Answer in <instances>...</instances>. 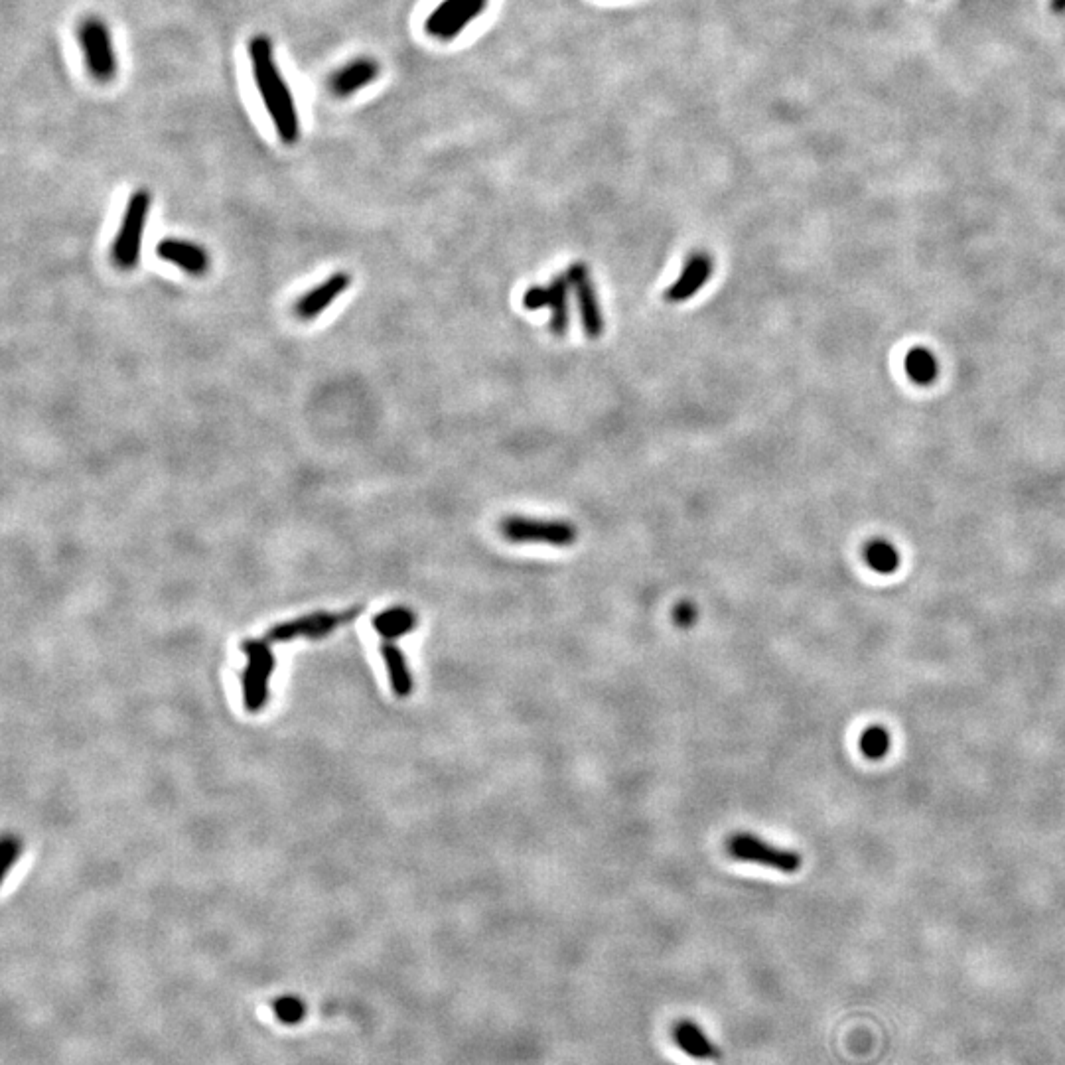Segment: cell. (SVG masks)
Here are the masks:
<instances>
[{
  "label": "cell",
  "instance_id": "6da1fadb",
  "mask_svg": "<svg viewBox=\"0 0 1065 1065\" xmlns=\"http://www.w3.org/2000/svg\"><path fill=\"white\" fill-rule=\"evenodd\" d=\"M249 60L255 77V85L265 103V109L284 144H294L300 139V119L292 97V91L279 70L275 48L271 38L257 34L249 40Z\"/></svg>",
  "mask_w": 1065,
  "mask_h": 1065
},
{
  "label": "cell",
  "instance_id": "7a4b0ae2",
  "mask_svg": "<svg viewBox=\"0 0 1065 1065\" xmlns=\"http://www.w3.org/2000/svg\"><path fill=\"white\" fill-rule=\"evenodd\" d=\"M152 206V196L148 190H137L123 213L121 227L117 231L115 243L111 247V257L115 265L123 271H133L141 259L142 235L146 229L148 213Z\"/></svg>",
  "mask_w": 1065,
  "mask_h": 1065
},
{
  "label": "cell",
  "instance_id": "3957f363",
  "mask_svg": "<svg viewBox=\"0 0 1065 1065\" xmlns=\"http://www.w3.org/2000/svg\"><path fill=\"white\" fill-rule=\"evenodd\" d=\"M499 533L509 543H539L551 547H572L578 539V529L565 519H535L523 515L503 517Z\"/></svg>",
  "mask_w": 1065,
  "mask_h": 1065
},
{
  "label": "cell",
  "instance_id": "277c9868",
  "mask_svg": "<svg viewBox=\"0 0 1065 1065\" xmlns=\"http://www.w3.org/2000/svg\"><path fill=\"white\" fill-rule=\"evenodd\" d=\"M77 38L91 77L99 83H109L117 75V56L107 24L97 16H89L81 20Z\"/></svg>",
  "mask_w": 1065,
  "mask_h": 1065
},
{
  "label": "cell",
  "instance_id": "5b68a950",
  "mask_svg": "<svg viewBox=\"0 0 1065 1065\" xmlns=\"http://www.w3.org/2000/svg\"><path fill=\"white\" fill-rule=\"evenodd\" d=\"M247 655L243 671V703L249 712H259L269 699V681L275 671V655L265 639H249L241 645Z\"/></svg>",
  "mask_w": 1065,
  "mask_h": 1065
},
{
  "label": "cell",
  "instance_id": "8992f818",
  "mask_svg": "<svg viewBox=\"0 0 1065 1065\" xmlns=\"http://www.w3.org/2000/svg\"><path fill=\"white\" fill-rule=\"evenodd\" d=\"M726 851L734 858V860H740V862H750V864H760V866H768V868H774V870H780L785 874H793L801 868V856L799 852L791 851V849H783V847H776L752 833H734L730 835V839L726 841Z\"/></svg>",
  "mask_w": 1065,
  "mask_h": 1065
},
{
  "label": "cell",
  "instance_id": "52a82bcc",
  "mask_svg": "<svg viewBox=\"0 0 1065 1065\" xmlns=\"http://www.w3.org/2000/svg\"><path fill=\"white\" fill-rule=\"evenodd\" d=\"M359 612H361V608L354 606V608L344 610V612L308 614V616H302V618H296V620H290V622H283V624L271 628L263 639L273 645L277 641H290V639L296 638H324V636L332 634L336 628L355 620L359 616Z\"/></svg>",
  "mask_w": 1065,
  "mask_h": 1065
},
{
  "label": "cell",
  "instance_id": "ba28073f",
  "mask_svg": "<svg viewBox=\"0 0 1065 1065\" xmlns=\"http://www.w3.org/2000/svg\"><path fill=\"white\" fill-rule=\"evenodd\" d=\"M567 277L568 281H570V288L574 292V298H576V306H578L580 324L584 328V334L590 340L602 338L606 322H604V312H602L596 288H594V283H592L588 265H584V263L570 265L567 269Z\"/></svg>",
  "mask_w": 1065,
  "mask_h": 1065
},
{
  "label": "cell",
  "instance_id": "9c48e42d",
  "mask_svg": "<svg viewBox=\"0 0 1065 1065\" xmlns=\"http://www.w3.org/2000/svg\"><path fill=\"white\" fill-rule=\"evenodd\" d=\"M488 0H442L426 18L425 30L438 40L456 38L478 14Z\"/></svg>",
  "mask_w": 1065,
  "mask_h": 1065
},
{
  "label": "cell",
  "instance_id": "30bf717a",
  "mask_svg": "<svg viewBox=\"0 0 1065 1065\" xmlns=\"http://www.w3.org/2000/svg\"><path fill=\"white\" fill-rule=\"evenodd\" d=\"M570 290L572 288H570L567 273H563L555 277L547 286H531L523 296V306L527 310L549 308L551 310L549 328L555 336L561 338L567 334L568 322H570V316H568V292Z\"/></svg>",
  "mask_w": 1065,
  "mask_h": 1065
},
{
  "label": "cell",
  "instance_id": "8fae6325",
  "mask_svg": "<svg viewBox=\"0 0 1065 1065\" xmlns=\"http://www.w3.org/2000/svg\"><path fill=\"white\" fill-rule=\"evenodd\" d=\"M714 273V259L707 251H693L683 265V271L673 284L665 290V300L671 304H681L693 298L709 283Z\"/></svg>",
  "mask_w": 1065,
  "mask_h": 1065
},
{
  "label": "cell",
  "instance_id": "7c38bea8",
  "mask_svg": "<svg viewBox=\"0 0 1065 1065\" xmlns=\"http://www.w3.org/2000/svg\"><path fill=\"white\" fill-rule=\"evenodd\" d=\"M156 255L162 261L180 267L184 273H188L192 277H204L210 271V265H212L210 255H208L206 249H202L200 245H196L192 241H184V239H176V237L162 239L156 245Z\"/></svg>",
  "mask_w": 1065,
  "mask_h": 1065
},
{
  "label": "cell",
  "instance_id": "4fadbf2b",
  "mask_svg": "<svg viewBox=\"0 0 1065 1065\" xmlns=\"http://www.w3.org/2000/svg\"><path fill=\"white\" fill-rule=\"evenodd\" d=\"M350 286H352V275L338 271L330 275L324 283L308 290L302 298H298V302L294 304V314L300 320H314L328 306H332L338 300V296H342Z\"/></svg>",
  "mask_w": 1065,
  "mask_h": 1065
},
{
  "label": "cell",
  "instance_id": "5bb4252c",
  "mask_svg": "<svg viewBox=\"0 0 1065 1065\" xmlns=\"http://www.w3.org/2000/svg\"><path fill=\"white\" fill-rule=\"evenodd\" d=\"M379 73V66L369 58H359L330 77V91L338 97H350L361 87L369 85Z\"/></svg>",
  "mask_w": 1065,
  "mask_h": 1065
},
{
  "label": "cell",
  "instance_id": "9a60e30c",
  "mask_svg": "<svg viewBox=\"0 0 1065 1065\" xmlns=\"http://www.w3.org/2000/svg\"><path fill=\"white\" fill-rule=\"evenodd\" d=\"M675 1042L677 1046L697 1060H718V1050L707 1038V1034L691 1020H683L675 1026Z\"/></svg>",
  "mask_w": 1065,
  "mask_h": 1065
},
{
  "label": "cell",
  "instance_id": "2e32d148",
  "mask_svg": "<svg viewBox=\"0 0 1065 1065\" xmlns=\"http://www.w3.org/2000/svg\"><path fill=\"white\" fill-rule=\"evenodd\" d=\"M381 655H383V659H385V667H387V673H389L391 687H393L395 695L401 697V699L409 697L411 691H413V679H411V673H409V667H407L405 655H403L401 649L393 643V639H383V643H381Z\"/></svg>",
  "mask_w": 1065,
  "mask_h": 1065
},
{
  "label": "cell",
  "instance_id": "e0dca14e",
  "mask_svg": "<svg viewBox=\"0 0 1065 1065\" xmlns=\"http://www.w3.org/2000/svg\"><path fill=\"white\" fill-rule=\"evenodd\" d=\"M417 626V614L409 608H389L373 618V628L383 639H395L409 634Z\"/></svg>",
  "mask_w": 1065,
  "mask_h": 1065
},
{
  "label": "cell",
  "instance_id": "ac0fdd59",
  "mask_svg": "<svg viewBox=\"0 0 1065 1065\" xmlns=\"http://www.w3.org/2000/svg\"><path fill=\"white\" fill-rule=\"evenodd\" d=\"M864 561L874 572L890 574L900 565L898 551L886 541H872L864 547Z\"/></svg>",
  "mask_w": 1065,
  "mask_h": 1065
},
{
  "label": "cell",
  "instance_id": "d6986e66",
  "mask_svg": "<svg viewBox=\"0 0 1065 1065\" xmlns=\"http://www.w3.org/2000/svg\"><path fill=\"white\" fill-rule=\"evenodd\" d=\"M906 373L918 385H929L937 375V361L927 350H912L906 357Z\"/></svg>",
  "mask_w": 1065,
  "mask_h": 1065
},
{
  "label": "cell",
  "instance_id": "ffe728a7",
  "mask_svg": "<svg viewBox=\"0 0 1065 1065\" xmlns=\"http://www.w3.org/2000/svg\"><path fill=\"white\" fill-rule=\"evenodd\" d=\"M890 750V734L882 726H870L860 736V752L868 760H882Z\"/></svg>",
  "mask_w": 1065,
  "mask_h": 1065
},
{
  "label": "cell",
  "instance_id": "44dd1931",
  "mask_svg": "<svg viewBox=\"0 0 1065 1065\" xmlns=\"http://www.w3.org/2000/svg\"><path fill=\"white\" fill-rule=\"evenodd\" d=\"M673 622H675V626H679L683 630L691 628L697 622V606L693 602H689V600L679 602L673 608Z\"/></svg>",
  "mask_w": 1065,
  "mask_h": 1065
},
{
  "label": "cell",
  "instance_id": "7402d4cb",
  "mask_svg": "<svg viewBox=\"0 0 1065 1065\" xmlns=\"http://www.w3.org/2000/svg\"><path fill=\"white\" fill-rule=\"evenodd\" d=\"M20 851H22V845H20L18 839H14V837H6V839L2 841V847H0V852H2V862H0L2 878L8 874V870L12 868V864L18 860Z\"/></svg>",
  "mask_w": 1065,
  "mask_h": 1065
}]
</instances>
